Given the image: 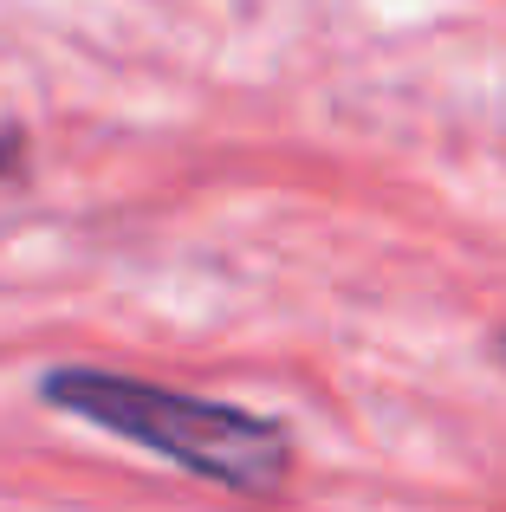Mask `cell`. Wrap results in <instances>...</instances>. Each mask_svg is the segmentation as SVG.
Wrapping results in <instances>:
<instances>
[{
  "mask_svg": "<svg viewBox=\"0 0 506 512\" xmlns=\"http://www.w3.org/2000/svg\"><path fill=\"white\" fill-rule=\"evenodd\" d=\"M500 357H506V331H500Z\"/></svg>",
  "mask_w": 506,
  "mask_h": 512,
  "instance_id": "cell-3",
  "label": "cell"
},
{
  "mask_svg": "<svg viewBox=\"0 0 506 512\" xmlns=\"http://www.w3.org/2000/svg\"><path fill=\"white\" fill-rule=\"evenodd\" d=\"M46 409L91 422L104 435L150 448L163 461H176L182 474L208 480L228 493H279V480L292 474V435L273 415L234 409V402H208V396H182V389L143 383V376H117V370H85V363H59L39 376Z\"/></svg>",
  "mask_w": 506,
  "mask_h": 512,
  "instance_id": "cell-1",
  "label": "cell"
},
{
  "mask_svg": "<svg viewBox=\"0 0 506 512\" xmlns=\"http://www.w3.org/2000/svg\"><path fill=\"white\" fill-rule=\"evenodd\" d=\"M13 169H20V137L0 124V175H13Z\"/></svg>",
  "mask_w": 506,
  "mask_h": 512,
  "instance_id": "cell-2",
  "label": "cell"
}]
</instances>
